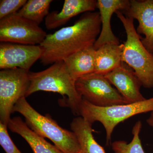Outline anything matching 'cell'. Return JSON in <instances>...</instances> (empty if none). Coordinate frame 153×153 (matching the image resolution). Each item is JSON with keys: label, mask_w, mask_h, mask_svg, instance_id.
<instances>
[{"label": "cell", "mask_w": 153, "mask_h": 153, "mask_svg": "<svg viewBox=\"0 0 153 153\" xmlns=\"http://www.w3.org/2000/svg\"><path fill=\"white\" fill-rule=\"evenodd\" d=\"M101 29L99 12L85 13L74 25L47 35L40 45L43 49L41 63L47 65L63 61L72 54L94 46Z\"/></svg>", "instance_id": "cell-1"}, {"label": "cell", "mask_w": 153, "mask_h": 153, "mask_svg": "<svg viewBox=\"0 0 153 153\" xmlns=\"http://www.w3.org/2000/svg\"><path fill=\"white\" fill-rule=\"evenodd\" d=\"M30 84L25 97L38 91H49L61 94L62 104L78 115V109L82 98L76 91V81L71 76L64 61L53 63L49 68L39 72L29 71Z\"/></svg>", "instance_id": "cell-2"}, {"label": "cell", "mask_w": 153, "mask_h": 153, "mask_svg": "<svg viewBox=\"0 0 153 153\" xmlns=\"http://www.w3.org/2000/svg\"><path fill=\"white\" fill-rule=\"evenodd\" d=\"M14 112L23 115L31 130L42 137L51 140L63 152L80 153V146L75 134L61 127L49 115L44 116L38 113L26 97H22L16 103Z\"/></svg>", "instance_id": "cell-3"}, {"label": "cell", "mask_w": 153, "mask_h": 153, "mask_svg": "<svg viewBox=\"0 0 153 153\" xmlns=\"http://www.w3.org/2000/svg\"><path fill=\"white\" fill-rule=\"evenodd\" d=\"M123 25L127 35L123 44L122 61L134 72L142 85L153 88V55L141 42V37L134 26V19L125 15L122 11L115 13Z\"/></svg>", "instance_id": "cell-4"}, {"label": "cell", "mask_w": 153, "mask_h": 153, "mask_svg": "<svg viewBox=\"0 0 153 153\" xmlns=\"http://www.w3.org/2000/svg\"><path fill=\"white\" fill-rule=\"evenodd\" d=\"M153 111V97L139 102L108 107L95 106L82 99L78 115L92 124L95 122L100 123L105 129L108 145L117 125L134 116Z\"/></svg>", "instance_id": "cell-5"}, {"label": "cell", "mask_w": 153, "mask_h": 153, "mask_svg": "<svg viewBox=\"0 0 153 153\" xmlns=\"http://www.w3.org/2000/svg\"><path fill=\"white\" fill-rule=\"evenodd\" d=\"M29 71L20 68L0 71V123L7 126L15 105L25 97L30 84Z\"/></svg>", "instance_id": "cell-6"}, {"label": "cell", "mask_w": 153, "mask_h": 153, "mask_svg": "<svg viewBox=\"0 0 153 153\" xmlns=\"http://www.w3.org/2000/svg\"><path fill=\"white\" fill-rule=\"evenodd\" d=\"M76 91L82 99L99 107L129 104L104 75L93 73L77 79Z\"/></svg>", "instance_id": "cell-7"}, {"label": "cell", "mask_w": 153, "mask_h": 153, "mask_svg": "<svg viewBox=\"0 0 153 153\" xmlns=\"http://www.w3.org/2000/svg\"><path fill=\"white\" fill-rule=\"evenodd\" d=\"M47 35L39 25L16 13L0 19L1 43L40 45Z\"/></svg>", "instance_id": "cell-8"}, {"label": "cell", "mask_w": 153, "mask_h": 153, "mask_svg": "<svg viewBox=\"0 0 153 153\" xmlns=\"http://www.w3.org/2000/svg\"><path fill=\"white\" fill-rule=\"evenodd\" d=\"M43 49L40 45H24L2 42L0 44V68H20L29 71Z\"/></svg>", "instance_id": "cell-9"}, {"label": "cell", "mask_w": 153, "mask_h": 153, "mask_svg": "<svg viewBox=\"0 0 153 153\" xmlns=\"http://www.w3.org/2000/svg\"><path fill=\"white\" fill-rule=\"evenodd\" d=\"M129 103L146 99L140 91L142 85L132 69L125 63L104 75Z\"/></svg>", "instance_id": "cell-10"}, {"label": "cell", "mask_w": 153, "mask_h": 153, "mask_svg": "<svg viewBox=\"0 0 153 153\" xmlns=\"http://www.w3.org/2000/svg\"><path fill=\"white\" fill-rule=\"evenodd\" d=\"M126 11V16L138 22L136 30L138 34H143L142 43L146 49L153 55V0H131Z\"/></svg>", "instance_id": "cell-11"}, {"label": "cell", "mask_w": 153, "mask_h": 153, "mask_svg": "<svg viewBox=\"0 0 153 153\" xmlns=\"http://www.w3.org/2000/svg\"><path fill=\"white\" fill-rule=\"evenodd\" d=\"M128 0H97V8L99 10L101 29L100 34L94 45L97 50L106 44H120L119 40L113 32L111 20L117 11L126 12L130 6Z\"/></svg>", "instance_id": "cell-12"}, {"label": "cell", "mask_w": 153, "mask_h": 153, "mask_svg": "<svg viewBox=\"0 0 153 153\" xmlns=\"http://www.w3.org/2000/svg\"><path fill=\"white\" fill-rule=\"evenodd\" d=\"M97 5L96 0H65L61 11H52L46 17L45 27L48 30L59 27L79 14L93 12Z\"/></svg>", "instance_id": "cell-13"}, {"label": "cell", "mask_w": 153, "mask_h": 153, "mask_svg": "<svg viewBox=\"0 0 153 153\" xmlns=\"http://www.w3.org/2000/svg\"><path fill=\"white\" fill-rule=\"evenodd\" d=\"M7 128L11 131L20 135L30 145L34 153H64L55 145L34 132L21 117L11 118Z\"/></svg>", "instance_id": "cell-14"}, {"label": "cell", "mask_w": 153, "mask_h": 153, "mask_svg": "<svg viewBox=\"0 0 153 153\" xmlns=\"http://www.w3.org/2000/svg\"><path fill=\"white\" fill-rule=\"evenodd\" d=\"M96 51L94 46L88 47L63 60L68 72L75 81L82 76L94 73Z\"/></svg>", "instance_id": "cell-15"}, {"label": "cell", "mask_w": 153, "mask_h": 153, "mask_svg": "<svg viewBox=\"0 0 153 153\" xmlns=\"http://www.w3.org/2000/svg\"><path fill=\"white\" fill-rule=\"evenodd\" d=\"M123 47V44H106L97 49L94 73L105 75L120 66Z\"/></svg>", "instance_id": "cell-16"}, {"label": "cell", "mask_w": 153, "mask_h": 153, "mask_svg": "<svg viewBox=\"0 0 153 153\" xmlns=\"http://www.w3.org/2000/svg\"><path fill=\"white\" fill-rule=\"evenodd\" d=\"M92 124L81 117L74 118L70 124L71 131L76 135L80 146V153H105L93 136Z\"/></svg>", "instance_id": "cell-17"}, {"label": "cell", "mask_w": 153, "mask_h": 153, "mask_svg": "<svg viewBox=\"0 0 153 153\" xmlns=\"http://www.w3.org/2000/svg\"><path fill=\"white\" fill-rule=\"evenodd\" d=\"M52 0H29L16 13L39 25L49 13Z\"/></svg>", "instance_id": "cell-18"}, {"label": "cell", "mask_w": 153, "mask_h": 153, "mask_svg": "<svg viewBox=\"0 0 153 153\" xmlns=\"http://www.w3.org/2000/svg\"><path fill=\"white\" fill-rule=\"evenodd\" d=\"M142 127L140 121H138L132 130L133 135L132 140L129 143L125 141L118 140L111 143L114 153H145L143 149L140 134Z\"/></svg>", "instance_id": "cell-19"}, {"label": "cell", "mask_w": 153, "mask_h": 153, "mask_svg": "<svg viewBox=\"0 0 153 153\" xmlns=\"http://www.w3.org/2000/svg\"><path fill=\"white\" fill-rule=\"evenodd\" d=\"M27 0L0 1V19L16 13L27 3Z\"/></svg>", "instance_id": "cell-20"}, {"label": "cell", "mask_w": 153, "mask_h": 153, "mask_svg": "<svg viewBox=\"0 0 153 153\" xmlns=\"http://www.w3.org/2000/svg\"><path fill=\"white\" fill-rule=\"evenodd\" d=\"M7 126L0 123V144L6 153H22L9 135Z\"/></svg>", "instance_id": "cell-21"}, {"label": "cell", "mask_w": 153, "mask_h": 153, "mask_svg": "<svg viewBox=\"0 0 153 153\" xmlns=\"http://www.w3.org/2000/svg\"><path fill=\"white\" fill-rule=\"evenodd\" d=\"M146 122L153 129V111L151 112L150 115L146 120Z\"/></svg>", "instance_id": "cell-22"}]
</instances>
